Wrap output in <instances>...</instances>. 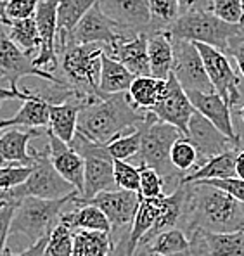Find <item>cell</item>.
Listing matches in <instances>:
<instances>
[{
  "instance_id": "obj_13",
  "label": "cell",
  "mask_w": 244,
  "mask_h": 256,
  "mask_svg": "<svg viewBox=\"0 0 244 256\" xmlns=\"http://www.w3.org/2000/svg\"><path fill=\"white\" fill-rule=\"evenodd\" d=\"M126 36L122 32L118 24L108 16L100 7V2L97 0L92 7L87 10L82 21L73 30L68 45L71 44H104V47L116 44L120 38ZM66 45V47H68ZM64 47V48H66Z\"/></svg>"
},
{
  "instance_id": "obj_11",
  "label": "cell",
  "mask_w": 244,
  "mask_h": 256,
  "mask_svg": "<svg viewBox=\"0 0 244 256\" xmlns=\"http://www.w3.org/2000/svg\"><path fill=\"white\" fill-rule=\"evenodd\" d=\"M74 202H88L102 210L111 224V232H120L132 228L135 213H137L140 196L138 192L126 190V189H110L96 194L90 199H78V194L73 199Z\"/></svg>"
},
{
  "instance_id": "obj_21",
  "label": "cell",
  "mask_w": 244,
  "mask_h": 256,
  "mask_svg": "<svg viewBox=\"0 0 244 256\" xmlns=\"http://www.w3.org/2000/svg\"><path fill=\"white\" fill-rule=\"evenodd\" d=\"M96 99L82 97L78 94L68 96L62 102L50 104V120H48V130L58 135L66 144H71L78 126V116L80 111Z\"/></svg>"
},
{
  "instance_id": "obj_59",
  "label": "cell",
  "mask_w": 244,
  "mask_h": 256,
  "mask_svg": "<svg viewBox=\"0 0 244 256\" xmlns=\"http://www.w3.org/2000/svg\"><path fill=\"white\" fill-rule=\"evenodd\" d=\"M241 24H244V20H242V22H241Z\"/></svg>"
},
{
  "instance_id": "obj_4",
  "label": "cell",
  "mask_w": 244,
  "mask_h": 256,
  "mask_svg": "<svg viewBox=\"0 0 244 256\" xmlns=\"http://www.w3.org/2000/svg\"><path fill=\"white\" fill-rule=\"evenodd\" d=\"M104 44H71L59 52L58 76L71 92L88 99L104 97L99 85Z\"/></svg>"
},
{
  "instance_id": "obj_37",
  "label": "cell",
  "mask_w": 244,
  "mask_h": 256,
  "mask_svg": "<svg viewBox=\"0 0 244 256\" xmlns=\"http://www.w3.org/2000/svg\"><path fill=\"white\" fill-rule=\"evenodd\" d=\"M144 125V123H142ZM142 125L137 130L130 132L126 135H122L120 138L112 140L108 144V150L114 160H123L128 161L132 158H137L138 150H140L142 144Z\"/></svg>"
},
{
  "instance_id": "obj_24",
  "label": "cell",
  "mask_w": 244,
  "mask_h": 256,
  "mask_svg": "<svg viewBox=\"0 0 244 256\" xmlns=\"http://www.w3.org/2000/svg\"><path fill=\"white\" fill-rule=\"evenodd\" d=\"M42 132V130H40ZM38 130H20V128H9L0 135V156L7 163H20V164H33L35 156L30 148L32 138L38 137Z\"/></svg>"
},
{
  "instance_id": "obj_42",
  "label": "cell",
  "mask_w": 244,
  "mask_h": 256,
  "mask_svg": "<svg viewBox=\"0 0 244 256\" xmlns=\"http://www.w3.org/2000/svg\"><path fill=\"white\" fill-rule=\"evenodd\" d=\"M166 194L164 192V182L161 175L154 168L140 164V187H138V196L140 198H158V196Z\"/></svg>"
},
{
  "instance_id": "obj_56",
  "label": "cell",
  "mask_w": 244,
  "mask_h": 256,
  "mask_svg": "<svg viewBox=\"0 0 244 256\" xmlns=\"http://www.w3.org/2000/svg\"><path fill=\"white\" fill-rule=\"evenodd\" d=\"M241 6H242V12H244V0H241Z\"/></svg>"
},
{
  "instance_id": "obj_33",
  "label": "cell",
  "mask_w": 244,
  "mask_h": 256,
  "mask_svg": "<svg viewBox=\"0 0 244 256\" xmlns=\"http://www.w3.org/2000/svg\"><path fill=\"white\" fill-rule=\"evenodd\" d=\"M112 250L111 232L74 230L71 256H108Z\"/></svg>"
},
{
  "instance_id": "obj_10",
  "label": "cell",
  "mask_w": 244,
  "mask_h": 256,
  "mask_svg": "<svg viewBox=\"0 0 244 256\" xmlns=\"http://www.w3.org/2000/svg\"><path fill=\"white\" fill-rule=\"evenodd\" d=\"M200 48V54L204 62L206 73L210 76V82L213 85V90L222 96V99L230 108H236L241 102V80H239L238 71L234 70L230 62V58L224 50L212 45H206L201 42H194Z\"/></svg>"
},
{
  "instance_id": "obj_1",
  "label": "cell",
  "mask_w": 244,
  "mask_h": 256,
  "mask_svg": "<svg viewBox=\"0 0 244 256\" xmlns=\"http://www.w3.org/2000/svg\"><path fill=\"white\" fill-rule=\"evenodd\" d=\"M149 111L135 108L128 94H108L88 102L80 111L76 132L99 144L110 142L137 130L148 120Z\"/></svg>"
},
{
  "instance_id": "obj_20",
  "label": "cell",
  "mask_w": 244,
  "mask_h": 256,
  "mask_svg": "<svg viewBox=\"0 0 244 256\" xmlns=\"http://www.w3.org/2000/svg\"><path fill=\"white\" fill-rule=\"evenodd\" d=\"M149 36L146 33H138L134 36H123L116 44L104 47V52L126 66L135 76L151 74L149 66Z\"/></svg>"
},
{
  "instance_id": "obj_44",
  "label": "cell",
  "mask_w": 244,
  "mask_h": 256,
  "mask_svg": "<svg viewBox=\"0 0 244 256\" xmlns=\"http://www.w3.org/2000/svg\"><path fill=\"white\" fill-rule=\"evenodd\" d=\"M16 204L18 201H14V199H7L0 204V256H4L7 250L6 244L10 236V222H12Z\"/></svg>"
},
{
  "instance_id": "obj_57",
  "label": "cell",
  "mask_w": 244,
  "mask_h": 256,
  "mask_svg": "<svg viewBox=\"0 0 244 256\" xmlns=\"http://www.w3.org/2000/svg\"><path fill=\"white\" fill-rule=\"evenodd\" d=\"M204 2H206V7H208V4H210V0H204Z\"/></svg>"
},
{
  "instance_id": "obj_31",
  "label": "cell",
  "mask_w": 244,
  "mask_h": 256,
  "mask_svg": "<svg viewBox=\"0 0 244 256\" xmlns=\"http://www.w3.org/2000/svg\"><path fill=\"white\" fill-rule=\"evenodd\" d=\"M6 26V32L9 38L12 40L22 52L30 58H36L40 50V36L36 28L35 16L26 18V20H0Z\"/></svg>"
},
{
  "instance_id": "obj_8",
  "label": "cell",
  "mask_w": 244,
  "mask_h": 256,
  "mask_svg": "<svg viewBox=\"0 0 244 256\" xmlns=\"http://www.w3.org/2000/svg\"><path fill=\"white\" fill-rule=\"evenodd\" d=\"M32 150L35 156V161L32 164V173L21 186L7 190V196L10 199L20 201L26 196H36V198L44 199H61L76 192L73 184L68 182L54 168L50 158H48L47 148L44 150L32 148Z\"/></svg>"
},
{
  "instance_id": "obj_47",
  "label": "cell",
  "mask_w": 244,
  "mask_h": 256,
  "mask_svg": "<svg viewBox=\"0 0 244 256\" xmlns=\"http://www.w3.org/2000/svg\"><path fill=\"white\" fill-rule=\"evenodd\" d=\"M111 237H112V250L108 256H134L128 246L130 228L120 232H111Z\"/></svg>"
},
{
  "instance_id": "obj_3",
  "label": "cell",
  "mask_w": 244,
  "mask_h": 256,
  "mask_svg": "<svg viewBox=\"0 0 244 256\" xmlns=\"http://www.w3.org/2000/svg\"><path fill=\"white\" fill-rule=\"evenodd\" d=\"M182 135L184 134L177 126L160 122L151 111H149L148 120L142 125V144L137 158L140 164L154 168L160 173L164 182V192L166 194L177 189L184 182V176H186V173L174 166L170 158L172 146Z\"/></svg>"
},
{
  "instance_id": "obj_5",
  "label": "cell",
  "mask_w": 244,
  "mask_h": 256,
  "mask_svg": "<svg viewBox=\"0 0 244 256\" xmlns=\"http://www.w3.org/2000/svg\"><path fill=\"white\" fill-rule=\"evenodd\" d=\"M80 192L61 199H44L36 196H26L18 201L14 216L10 222V236H24L30 242H36L45 236H50L56 225L61 222L66 204Z\"/></svg>"
},
{
  "instance_id": "obj_46",
  "label": "cell",
  "mask_w": 244,
  "mask_h": 256,
  "mask_svg": "<svg viewBox=\"0 0 244 256\" xmlns=\"http://www.w3.org/2000/svg\"><path fill=\"white\" fill-rule=\"evenodd\" d=\"M198 182L212 184V186L224 189L230 196H234L236 199L244 202V180L239 178V176H230V178H220V180H198Z\"/></svg>"
},
{
  "instance_id": "obj_14",
  "label": "cell",
  "mask_w": 244,
  "mask_h": 256,
  "mask_svg": "<svg viewBox=\"0 0 244 256\" xmlns=\"http://www.w3.org/2000/svg\"><path fill=\"white\" fill-rule=\"evenodd\" d=\"M36 28L40 36V50L33 58L35 66L50 73H58L59 54H58V0H42L35 12Z\"/></svg>"
},
{
  "instance_id": "obj_50",
  "label": "cell",
  "mask_w": 244,
  "mask_h": 256,
  "mask_svg": "<svg viewBox=\"0 0 244 256\" xmlns=\"http://www.w3.org/2000/svg\"><path fill=\"white\" fill-rule=\"evenodd\" d=\"M177 2H178L180 14L189 12V10L198 9V7H206V2H204V0H177ZM206 9H208V7H206Z\"/></svg>"
},
{
  "instance_id": "obj_48",
  "label": "cell",
  "mask_w": 244,
  "mask_h": 256,
  "mask_svg": "<svg viewBox=\"0 0 244 256\" xmlns=\"http://www.w3.org/2000/svg\"><path fill=\"white\" fill-rule=\"evenodd\" d=\"M47 242H48V236L38 239L36 242H33L30 248H26L21 253H12L10 250H6L4 256H45V250H47Z\"/></svg>"
},
{
  "instance_id": "obj_15",
  "label": "cell",
  "mask_w": 244,
  "mask_h": 256,
  "mask_svg": "<svg viewBox=\"0 0 244 256\" xmlns=\"http://www.w3.org/2000/svg\"><path fill=\"white\" fill-rule=\"evenodd\" d=\"M151 112L160 122L170 123V125L177 126L184 135H187V126H189L192 114L196 112V108L192 106L189 96H187V90L178 84L174 73L166 78L163 96L151 109Z\"/></svg>"
},
{
  "instance_id": "obj_58",
  "label": "cell",
  "mask_w": 244,
  "mask_h": 256,
  "mask_svg": "<svg viewBox=\"0 0 244 256\" xmlns=\"http://www.w3.org/2000/svg\"><path fill=\"white\" fill-rule=\"evenodd\" d=\"M4 134V130H2V128H0V135H2Z\"/></svg>"
},
{
  "instance_id": "obj_53",
  "label": "cell",
  "mask_w": 244,
  "mask_h": 256,
  "mask_svg": "<svg viewBox=\"0 0 244 256\" xmlns=\"http://www.w3.org/2000/svg\"><path fill=\"white\" fill-rule=\"evenodd\" d=\"M7 199H10L9 196H7V190H0V204H2L4 201H7Z\"/></svg>"
},
{
  "instance_id": "obj_2",
  "label": "cell",
  "mask_w": 244,
  "mask_h": 256,
  "mask_svg": "<svg viewBox=\"0 0 244 256\" xmlns=\"http://www.w3.org/2000/svg\"><path fill=\"white\" fill-rule=\"evenodd\" d=\"M182 228L208 234L244 230V202L206 182H190V202Z\"/></svg>"
},
{
  "instance_id": "obj_36",
  "label": "cell",
  "mask_w": 244,
  "mask_h": 256,
  "mask_svg": "<svg viewBox=\"0 0 244 256\" xmlns=\"http://www.w3.org/2000/svg\"><path fill=\"white\" fill-rule=\"evenodd\" d=\"M172 163L177 170L187 173H190L192 170H196L198 164H200V152H198L196 146L190 142L189 137L182 135L175 140V144L172 146Z\"/></svg>"
},
{
  "instance_id": "obj_16",
  "label": "cell",
  "mask_w": 244,
  "mask_h": 256,
  "mask_svg": "<svg viewBox=\"0 0 244 256\" xmlns=\"http://www.w3.org/2000/svg\"><path fill=\"white\" fill-rule=\"evenodd\" d=\"M102 10L122 28L126 36L138 33L151 35V12L149 0H99Z\"/></svg>"
},
{
  "instance_id": "obj_23",
  "label": "cell",
  "mask_w": 244,
  "mask_h": 256,
  "mask_svg": "<svg viewBox=\"0 0 244 256\" xmlns=\"http://www.w3.org/2000/svg\"><path fill=\"white\" fill-rule=\"evenodd\" d=\"M74 199V198H73ZM71 199L61 214V222L73 230L111 232V224L102 210L88 202H74Z\"/></svg>"
},
{
  "instance_id": "obj_18",
  "label": "cell",
  "mask_w": 244,
  "mask_h": 256,
  "mask_svg": "<svg viewBox=\"0 0 244 256\" xmlns=\"http://www.w3.org/2000/svg\"><path fill=\"white\" fill-rule=\"evenodd\" d=\"M187 96L196 111H200L204 118H208L220 132H224L232 142H236L241 148V135L236 132L234 122H232V108L225 102L220 94H216L215 90L212 92L189 90Z\"/></svg>"
},
{
  "instance_id": "obj_39",
  "label": "cell",
  "mask_w": 244,
  "mask_h": 256,
  "mask_svg": "<svg viewBox=\"0 0 244 256\" xmlns=\"http://www.w3.org/2000/svg\"><path fill=\"white\" fill-rule=\"evenodd\" d=\"M114 182L116 187L138 192L140 187V166L123 160H114Z\"/></svg>"
},
{
  "instance_id": "obj_49",
  "label": "cell",
  "mask_w": 244,
  "mask_h": 256,
  "mask_svg": "<svg viewBox=\"0 0 244 256\" xmlns=\"http://www.w3.org/2000/svg\"><path fill=\"white\" fill-rule=\"evenodd\" d=\"M30 94H32V90H26V88L12 90V88H4V86H0V102H2V100H24Z\"/></svg>"
},
{
  "instance_id": "obj_26",
  "label": "cell",
  "mask_w": 244,
  "mask_h": 256,
  "mask_svg": "<svg viewBox=\"0 0 244 256\" xmlns=\"http://www.w3.org/2000/svg\"><path fill=\"white\" fill-rule=\"evenodd\" d=\"M97 0H58V54L68 45L73 30Z\"/></svg>"
},
{
  "instance_id": "obj_19",
  "label": "cell",
  "mask_w": 244,
  "mask_h": 256,
  "mask_svg": "<svg viewBox=\"0 0 244 256\" xmlns=\"http://www.w3.org/2000/svg\"><path fill=\"white\" fill-rule=\"evenodd\" d=\"M47 135V152L50 158L54 168L61 173L70 184H73L78 192L84 190V176H85V160L76 152L71 144L52 134L48 128H45Z\"/></svg>"
},
{
  "instance_id": "obj_12",
  "label": "cell",
  "mask_w": 244,
  "mask_h": 256,
  "mask_svg": "<svg viewBox=\"0 0 244 256\" xmlns=\"http://www.w3.org/2000/svg\"><path fill=\"white\" fill-rule=\"evenodd\" d=\"M172 73L178 80V84L189 90L200 92H212L213 85L206 73L204 62L200 54V48L189 40L174 38V66Z\"/></svg>"
},
{
  "instance_id": "obj_6",
  "label": "cell",
  "mask_w": 244,
  "mask_h": 256,
  "mask_svg": "<svg viewBox=\"0 0 244 256\" xmlns=\"http://www.w3.org/2000/svg\"><path fill=\"white\" fill-rule=\"evenodd\" d=\"M242 30V24H230L220 20L206 7H198L189 12H184L177 21L166 30L172 38L189 40L212 45L225 52L228 40Z\"/></svg>"
},
{
  "instance_id": "obj_52",
  "label": "cell",
  "mask_w": 244,
  "mask_h": 256,
  "mask_svg": "<svg viewBox=\"0 0 244 256\" xmlns=\"http://www.w3.org/2000/svg\"><path fill=\"white\" fill-rule=\"evenodd\" d=\"M6 18V0H0V20Z\"/></svg>"
},
{
  "instance_id": "obj_30",
  "label": "cell",
  "mask_w": 244,
  "mask_h": 256,
  "mask_svg": "<svg viewBox=\"0 0 244 256\" xmlns=\"http://www.w3.org/2000/svg\"><path fill=\"white\" fill-rule=\"evenodd\" d=\"M135 80V74L123 66L120 61L111 58L110 54L104 52L102 59H100V78L99 85L104 96L108 94H120V92H128L130 85Z\"/></svg>"
},
{
  "instance_id": "obj_22",
  "label": "cell",
  "mask_w": 244,
  "mask_h": 256,
  "mask_svg": "<svg viewBox=\"0 0 244 256\" xmlns=\"http://www.w3.org/2000/svg\"><path fill=\"white\" fill-rule=\"evenodd\" d=\"M50 120V102L42 94L32 92L24 100L18 112L10 118L0 120V128H18L24 126L26 130L35 128V130H45Z\"/></svg>"
},
{
  "instance_id": "obj_55",
  "label": "cell",
  "mask_w": 244,
  "mask_h": 256,
  "mask_svg": "<svg viewBox=\"0 0 244 256\" xmlns=\"http://www.w3.org/2000/svg\"><path fill=\"white\" fill-rule=\"evenodd\" d=\"M7 163V161L6 160H4V158L2 156H0V166H4V164H6Z\"/></svg>"
},
{
  "instance_id": "obj_43",
  "label": "cell",
  "mask_w": 244,
  "mask_h": 256,
  "mask_svg": "<svg viewBox=\"0 0 244 256\" xmlns=\"http://www.w3.org/2000/svg\"><path fill=\"white\" fill-rule=\"evenodd\" d=\"M42 0H6L4 20H26L35 16L36 7Z\"/></svg>"
},
{
  "instance_id": "obj_9",
  "label": "cell",
  "mask_w": 244,
  "mask_h": 256,
  "mask_svg": "<svg viewBox=\"0 0 244 256\" xmlns=\"http://www.w3.org/2000/svg\"><path fill=\"white\" fill-rule=\"evenodd\" d=\"M24 76H36V78H42V80L64 85V82L58 74L35 66L33 58H30L26 52H22L9 38V35L6 32V26L0 21V78H4L7 82L9 88L21 90L20 80Z\"/></svg>"
},
{
  "instance_id": "obj_38",
  "label": "cell",
  "mask_w": 244,
  "mask_h": 256,
  "mask_svg": "<svg viewBox=\"0 0 244 256\" xmlns=\"http://www.w3.org/2000/svg\"><path fill=\"white\" fill-rule=\"evenodd\" d=\"M73 240H74V230L68 227L66 224L59 222L54 230L50 232V236H48L45 256H71Z\"/></svg>"
},
{
  "instance_id": "obj_41",
  "label": "cell",
  "mask_w": 244,
  "mask_h": 256,
  "mask_svg": "<svg viewBox=\"0 0 244 256\" xmlns=\"http://www.w3.org/2000/svg\"><path fill=\"white\" fill-rule=\"evenodd\" d=\"M32 173V164L6 163L0 166V190H10L21 186Z\"/></svg>"
},
{
  "instance_id": "obj_28",
  "label": "cell",
  "mask_w": 244,
  "mask_h": 256,
  "mask_svg": "<svg viewBox=\"0 0 244 256\" xmlns=\"http://www.w3.org/2000/svg\"><path fill=\"white\" fill-rule=\"evenodd\" d=\"M149 66H151V76L166 80L172 74L174 66V38L168 32H160L149 35Z\"/></svg>"
},
{
  "instance_id": "obj_45",
  "label": "cell",
  "mask_w": 244,
  "mask_h": 256,
  "mask_svg": "<svg viewBox=\"0 0 244 256\" xmlns=\"http://www.w3.org/2000/svg\"><path fill=\"white\" fill-rule=\"evenodd\" d=\"M225 54H227L228 58L234 59L239 73H241L244 78V24H242L241 32L236 33V35L228 40V45H227V48H225Z\"/></svg>"
},
{
  "instance_id": "obj_25",
  "label": "cell",
  "mask_w": 244,
  "mask_h": 256,
  "mask_svg": "<svg viewBox=\"0 0 244 256\" xmlns=\"http://www.w3.org/2000/svg\"><path fill=\"white\" fill-rule=\"evenodd\" d=\"M163 199L164 194L158 196V198H140V202H138V208L137 213H135L132 228H130V237H128V246L132 254H135L138 242L156 225L158 218L161 214V210H163Z\"/></svg>"
},
{
  "instance_id": "obj_32",
  "label": "cell",
  "mask_w": 244,
  "mask_h": 256,
  "mask_svg": "<svg viewBox=\"0 0 244 256\" xmlns=\"http://www.w3.org/2000/svg\"><path fill=\"white\" fill-rule=\"evenodd\" d=\"M164 86H166V80L144 74V76H135L126 94L135 108L142 109V111H151L163 96Z\"/></svg>"
},
{
  "instance_id": "obj_29",
  "label": "cell",
  "mask_w": 244,
  "mask_h": 256,
  "mask_svg": "<svg viewBox=\"0 0 244 256\" xmlns=\"http://www.w3.org/2000/svg\"><path fill=\"white\" fill-rule=\"evenodd\" d=\"M239 149H228L222 154L206 160L200 168L187 173L184 176V182H198V180H220L238 176L236 173V158Z\"/></svg>"
},
{
  "instance_id": "obj_7",
  "label": "cell",
  "mask_w": 244,
  "mask_h": 256,
  "mask_svg": "<svg viewBox=\"0 0 244 256\" xmlns=\"http://www.w3.org/2000/svg\"><path fill=\"white\" fill-rule=\"evenodd\" d=\"M71 148L85 160L84 190L78 194V199H90L102 190L116 189L114 158L108 150V144L94 142L76 132Z\"/></svg>"
},
{
  "instance_id": "obj_51",
  "label": "cell",
  "mask_w": 244,
  "mask_h": 256,
  "mask_svg": "<svg viewBox=\"0 0 244 256\" xmlns=\"http://www.w3.org/2000/svg\"><path fill=\"white\" fill-rule=\"evenodd\" d=\"M236 173L239 178L244 180V149H239L238 158H236Z\"/></svg>"
},
{
  "instance_id": "obj_17",
  "label": "cell",
  "mask_w": 244,
  "mask_h": 256,
  "mask_svg": "<svg viewBox=\"0 0 244 256\" xmlns=\"http://www.w3.org/2000/svg\"><path fill=\"white\" fill-rule=\"evenodd\" d=\"M186 137L190 138V142L196 146L198 152H200V164H198V168L206 160L216 156V154H222L228 149H241L224 132H220L218 128L213 125L208 118H204L200 111L194 112L192 118H190Z\"/></svg>"
},
{
  "instance_id": "obj_35",
  "label": "cell",
  "mask_w": 244,
  "mask_h": 256,
  "mask_svg": "<svg viewBox=\"0 0 244 256\" xmlns=\"http://www.w3.org/2000/svg\"><path fill=\"white\" fill-rule=\"evenodd\" d=\"M149 12H151L152 33L166 32L180 16L177 0H149Z\"/></svg>"
},
{
  "instance_id": "obj_40",
  "label": "cell",
  "mask_w": 244,
  "mask_h": 256,
  "mask_svg": "<svg viewBox=\"0 0 244 256\" xmlns=\"http://www.w3.org/2000/svg\"><path fill=\"white\" fill-rule=\"evenodd\" d=\"M208 9L222 21L230 24H241L244 20L241 0H210Z\"/></svg>"
},
{
  "instance_id": "obj_27",
  "label": "cell",
  "mask_w": 244,
  "mask_h": 256,
  "mask_svg": "<svg viewBox=\"0 0 244 256\" xmlns=\"http://www.w3.org/2000/svg\"><path fill=\"white\" fill-rule=\"evenodd\" d=\"M190 248V239L187 232L182 227H172L166 230L160 232L151 239L144 240L137 246L135 251H142V253L158 254V256H170L184 253Z\"/></svg>"
},
{
  "instance_id": "obj_34",
  "label": "cell",
  "mask_w": 244,
  "mask_h": 256,
  "mask_svg": "<svg viewBox=\"0 0 244 256\" xmlns=\"http://www.w3.org/2000/svg\"><path fill=\"white\" fill-rule=\"evenodd\" d=\"M204 234L206 251L210 256H244V230Z\"/></svg>"
},
{
  "instance_id": "obj_54",
  "label": "cell",
  "mask_w": 244,
  "mask_h": 256,
  "mask_svg": "<svg viewBox=\"0 0 244 256\" xmlns=\"http://www.w3.org/2000/svg\"><path fill=\"white\" fill-rule=\"evenodd\" d=\"M238 114H239V118H241V120H242V122H244V106H242V108H239Z\"/></svg>"
}]
</instances>
